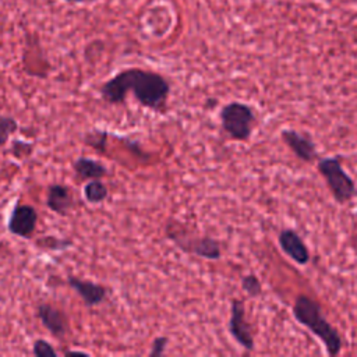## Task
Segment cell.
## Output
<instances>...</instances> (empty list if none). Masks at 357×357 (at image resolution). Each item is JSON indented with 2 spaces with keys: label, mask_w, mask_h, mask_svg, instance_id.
<instances>
[{
  "label": "cell",
  "mask_w": 357,
  "mask_h": 357,
  "mask_svg": "<svg viewBox=\"0 0 357 357\" xmlns=\"http://www.w3.org/2000/svg\"><path fill=\"white\" fill-rule=\"evenodd\" d=\"M243 287H244V290H245L248 294H251V296H257V294H259V291H261V284H259L258 279H257L255 276H252V275L245 276V278L243 279Z\"/></svg>",
  "instance_id": "cell-18"
},
{
  "label": "cell",
  "mask_w": 357,
  "mask_h": 357,
  "mask_svg": "<svg viewBox=\"0 0 357 357\" xmlns=\"http://www.w3.org/2000/svg\"><path fill=\"white\" fill-rule=\"evenodd\" d=\"M73 167L75 170V173L84 178V180H95V178H102L107 170L105 167L103 163H100L96 159H91V158H78L77 160H74Z\"/></svg>",
  "instance_id": "cell-12"
},
{
  "label": "cell",
  "mask_w": 357,
  "mask_h": 357,
  "mask_svg": "<svg viewBox=\"0 0 357 357\" xmlns=\"http://www.w3.org/2000/svg\"><path fill=\"white\" fill-rule=\"evenodd\" d=\"M283 138L286 139V142L289 144V146L304 160H311L315 158V151L312 144L305 139L304 137L298 135L294 131H284L283 132Z\"/></svg>",
  "instance_id": "cell-13"
},
{
  "label": "cell",
  "mask_w": 357,
  "mask_h": 357,
  "mask_svg": "<svg viewBox=\"0 0 357 357\" xmlns=\"http://www.w3.org/2000/svg\"><path fill=\"white\" fill-rule=\"evenodd\" d=\"M165 233L180 250L185 252L208 259H218L220 257V248L216 240L211 237L188 238L187 231L178 227V222H169L165 227Z\"/></svg>",
  "instance_id": "cell-3"
},
{
  "label": "cell",
  "mask_w": 357,
  "mask_h": 357,
  "mask_svg": "<svg viewBox=\"0 0 357 357\" xmlns=\"http://www.w3.org/2000/svg\"><path fill=\"white\" fill-rule=\"evenodd\" d=\"M280 245L282 248L286 251V254H289L294 261L300 262V264H305L308 261V251L304 245V243L301 241V238L291 230H284L282 231L280 237H279Z\"/></svg>",
  "instance_id": "cell-11"
},
{
  "label": "cell",
  "mask_w": 357,
  "mask_h": 357,
  "mask_svg": "<svg viewBox=\"0 0 357 357\" xmlns=\"http://www.w3.org/2000/svg\"><path fill=\"white\" fill-rule=\"evenodd\" d=\"M32 353L36 357H56L57 356V351L54 350V347L43 339H36L33 342Z\"/></svg>",
  "instance_id": "cell-16"
},
{
  "label": "cell",
  "mask_w": 357,
  "mask_h": 357,
  "mask_svg": "<svg viewBox=\"0 0 357 357\" xmlns=\"http://www.w3.org/2000/svg\"><path fill=\"white\" fill-rule=\"evenodd\" d=\"M229 329L233 337L245 349L251 350L254 347V340L251 337L248 325L244 319V307L240 300L231 301V315L229 321Z\"/></svg>",
  "instance_id": "cell-8"
},
{
  "label": "cell",
  "mask_w": 357,
  "mask_h": 357,
  "mask_svg": "<svg viewBox=\"0 0 357 357\" xmlns=\"http://www.w3.org/2000/svg\"><path fill=\"white\" fill-rule=\"evenodd\" d=\"M132 92L139 105L152 110H163L170 92L167 79L153 71L141 68H127L100 86V95L110 105L123 103L126 95Z\"/></svg>",
  "instance_id": "cell-1"
},
{
  "label": "cell",
  "mask_w": 357,
  "mask_h": 357,
  "mask_svg": "<svg viewBox=\"0 0 357 357\" xmlns=\"http://www.w3.org/2000/svg\"><path fill=\"white\" fill-rule=\"evenodd\" d=\"M294 315L301 324L308 326L318 337L325 342L329 354H337L340 351L342 343L337 332L322 317L319 307L312 300L305 296L297 297L294 304Z\"/></svg>",
  "instance_id": "cell-2"
},
{
  "label": "cell",
  "mask_w": 357,
  "mask_h": 357,
  "mask_svg": "<svg viewBox=\"0 0 357 357\" xmlns=\"http://www.w3.org/2000/svg\"><path fill=\"white\" fill-rule=\"evenodd\" d=\"M46 204L53 212L59 215H66L74 205V195L67 185L52 184L47 188Z\"/></svg>",
  "instance_id": "cell-10"
},
{
  "label": "cell",
  "mask_w": 357,
  "mask_h": 357,
  "mask_svg": "<svg viewBox=\"0 0 357 357\" xmlns=\"http://www.w3.org/2000/svg\"><path fill=\"white\" fill-rule=\"evenodd\" d=\"M66 1H70V3H84V1H92V0H66Z\"/></svg>",
  "instance_id": "cell-21"
},
{
  "label": "cell",
  "mask_w": 357,
  "mask_h": 357,
  "mask_svg": "<svg viewBox=\"0 0 357 357\" xmlns=\"http://www.w3.org/2000/svg\"><path fill=\"white\" fill-rule=\"evenodd\" d=\"M223 128L236 139H245L250 135L254 114L251 109L243 103H229L220 112Z\"/></svg>",
  "instance_id": "cell-4"
},
{
  "label": "cell",
  "mask_w": 357,
  "mask_h": 357,
  "mask_svg": "<svg viewBox=\"0 0 357 357\" xmlns=\"http://www.w3.org/2000/svg\"><path fill=\"white\" fill-rule=\"evenodd\" d=\"M38 222V213L33 206L17 204L8 218V231L22 238H31Z\"/></svg>",
  "instance_id": "cell-6"
},
{
  "label": "cell",
  "mask_w": 357,
  "mask_h": 357,
  "mask_svg": "<svg viewBox=\"0 0 357 357\" xmlns=\"http://www.w3.org/2000/svg\"><path fill=\"white\" fill-rule=\"evenodd\" d=\"M109 191L107 187L100 181V178L89 180L84 187V195L85 199L91 204H99L106 199Z\"/></svg>",
  "instance_id": "cell-14"
},
{
  "label": "cell",
  "mask_w": 357,
  "mask_h": 357,
  "mask_svg": "<svg viewBox=\"0 0 357 357\" xmlns=\"http://www.w3.org/2000/svg\"><path fill=\"white\" fill-rule=\"evenodd\" d=\"M67 354H81V356H86V353H84V351H67Z\"/></svg>",
  "instance_id": "cell-20"
},
{
  "label": "cell",
  "mask_w": 357,
  "mask_h": 357,
  "mask_svg": "<svg viewBox=\"0 0 357 357\" xmlns=\"http://www.w3.org/2000/svg\"><path fill=\"white\" fill-rule=\"evenodd\" d=\"M17 128H18V124L13 117L0 116V146L8 141L10 135L14 131H17Z\"/></svg>",
  "instance_id": "cell-15"
},
{
  "label": "cell",
  "mask_w": 357,
  "mask_h": 357,
  "mask_svg": "<svg viewBox=\"0 0 357 357\" xmlns=\"http://www.w3.org/2000/svg\"><path fill=\"white\" fill-rule=\"evenodd\" d=\"M106 138H107V132L105 131H98L95 130L93 132H88L84 138L85 144L98 149V151H103L105 145H106Z\"/></svg>",
  "instance_id": "cell-17"
},
{
  "label": "cell",
  "mask_w": 357,
  "mask_h": 357,
  "mask_svg": "<svg viewBox=\"0 0 357 357\" xmlns=\"http://www.w3.org/2000/svg\"><path fill=\"white\" fill-rule=\"evenodd\" d=\"M38 317L43 326L56 337H63L67 332V319L61 310L53 307L52 304L42 303L38 305Z\"/></svg>",
  "instance_id": "cell-9"
},
{
  "label": "cell",
  "mask_w": 357,
  "mask_h": 357,
  "mask_svg": "<svg viewBox=\"0 0 357 357\" xmlns=\"http://www.w3.org/2000/svg\"><path fill=\"white\" fill-rule=\"evenodd\" d=\"M67 283L73 290H75V293L82 298V301L88 307L99 305L107 294V289L105 286L91 280L79 279L77 276H67Z\"/></svg>",
  "instance_id": "cell-7"
},
{
  "label": "cell",
  "mask_w": 357,
  "mask_h": 357,
  "mask_svg": "<svg viewBox=\"0 0 357 357\" xmlns=\"http://www.w3.org/2000/svg\"><path fill=\"white\" fill-rule=\"evenodd\" d=\"M167 342L169 339L166 336H158L153 339L152 342V347H151V351H149V356L151 357H155V356H162L166 350V346H167Z\"/></svg>",
  "instance_id": "cell-19"
},
{
  "label": "cell",
  "mask_w": 357,
  "mask_h": 357,
  "mask_svg": "<svg viewBox=\"0 0 357 357\" xmlns=\"http://www.w3.org/2000/svg\"><path fill=\"white\" fill-rule=\"evenodd\" d=\"M319 172L326 177V181L339 201H346L354 194L351 178L343 172L336 159H324L319 163Z\"/></svg>",
  "instance_id": "cell-5"
}]
</instances>
